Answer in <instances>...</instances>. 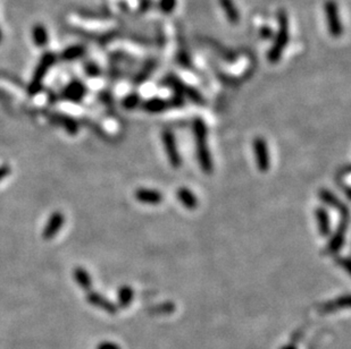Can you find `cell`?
<instances>
[{
	"instance_id": "4fadbf2b",
	"label": "cell",
	"mask_w": 351,
	"mask_h": 349,
	"mask_svg": "<svg viewBox=\"0 0 351 349\" xmlns=\"http://www.w3.org/2000/svg\"><path fill=\"white\" fill-rule=\"evenodd\" d=\"M142 108L149 114H159L164 113L165 110L170 108H174V103H173L172 99L166 100L161 98H151L146 100L142 103Z\"/></svg>"
},
{
	"instance_id": "4dcf8cb0",
	"label": "cell",
	"mask_w": 351,
	"mask_h": 349,
	"mask_svg": "<svg viewBox=\"0 0 351 349\" xmlns=\"http://www.w3.org/2000/svg\"><path fill=\"white\" fill-rule=\"evenodd\" d=\"M337 263L340 268H342L345 272L350 273V263L348 257H338Z\"/></svg>"
},
{
	"instance_id": "3957f363",
	"label": "cell",
	"mask_w": 351,
	"mask_h": 349,
	"mask_svg": "<svg viewBox=\"0 0 351 349\" xmlns=\"http://www.w3.org/2000/svg\"><path fill=\"white\" fill-rule=\"evenodd\" d=\"M340 212V220L337 229L333 232V235L329 238L327 245L325 247L324 254L326 255H335L343 248L345 242V235L349 228L350 222V211L347 204H344L341 209L339 210Z\"/></svg>"
},
{
	"instance_id": "ac0fdd59",
	"label": "cell",
	"mask_w": 351,
	"mask_h": 349,
	"mask_svg": "<svg viewBox=\"0 0 351 349\" xmlns=\"http://www.w3.org/2000/svg\"><path fill=\"white\" fill-rule=\"evenodd\" d=\"M31 35H32L33 43L38 48H45L49 42V35L48 31H47L46 26L41 23H36L32 26L31 30Z\"/></svg>"
},
{
	"instance_id": "30bf717a",
	"label": "cell",
	"mask_w": 351,
	"mask_h": 349,
	"mask_svg": "<svg viewBox=\"0 0 351 349\" xmlns=\"http://www.w3.org/2000/svg\"><path fill=\"white\" fill-rule=\"evenodd\" d=\"M65 224V215L63 214L60 211H55L54 213H51L48 221L45 226V229L43 231V237L46 241H50L54 238Z\"/></svg>"
},
{
	"instance_id": "9a60e30c",
	"label": "cell",
	"mask_w": 351,
	"mask_h": 349,
	"mask_svg": "<svg viewBox=\"0 0 351 349\" xmlns=\"http://www.w3.org/2000/svg\"><path fill=\"white\" fill-rule=\"evenodd\" d=\"M176 199L188 210H195L199 205V200L196 194L188 187H180L176 189Z\"/></svg>"
},
{
	"instance_id": "7c38bea8",
	"label": "cell",
	"mask_w": 351,
	"mask_h": 349,
	"mask_svg": "<svg viewBox=\"0 0 351 349\" xmlns=\"http://www.w3.org/2000/svg\"><path fill=\"white\" fill-rule=\"evenodd\" d=\"M134 198L138 202L146 205H159L164 197L159 190L148 187H140L134 192Z\"/></svg>"
},
{
	"instance_id": "d4e9b609",
	"label": "cell",
	"mask_w": 351,
	"mask_h": 349,
	"mask_svg": "<svg viewBox=\"0 0 351 349\" xmlns=\"http://www.w3.org/2000/svg\"><path fill=\"white\" fill-rule=\"evenodd\" d=\"M140 103H141L140 95L138 93H135V92H132V93L128 94L127 97L123 99V101H122V105L127 110H131V109L137 108Z\"/></svg>"
},
{
	"instance_id": "603a6c76",
	"label": "cell",
	"mask_w": 351,
	"mask_h": 349,
	"mask_svg": "<svg viewBox=\"0 0 351 349\" xmlns=\"http://www.w3.org/2000/svg\"><path fill=\"white\" fill-rule=\"evenodd\" d=\"M176 306L172 301H165V303L157 304L147 309V312L151 315H169L175 312Z\"/></svg>"
},
{
	"instance_id": "cb8c5ba5",
	"label": "cell",
	"mask_w": 351,
	"mask_h": 349,
	"mask_svg": "<svg viewBox=\"0 0 351 349\" xmlns=\"http://www.w3.org/2000/svg\"><path fill=\"white\" fill-rule=\"evenodd\" d=\"M59 124L64 127L67 133L71 134V135H75L78 132V124L72 117H67V116H60Z\"/></svg>"
},
{
	"instance_id": "8992f818",
	"label": "cell",
	"mask_w": 351,
	"mask_h": 349,
	"mask_svg": "<svg viewBox=\"0 0 351 349\" xmlns=\"http://www.w3.org/2000/svg\"><path fill=\"white\" fill-rule=\"evenodd\" d=\"M166 84L169 86L174 89V91L176 93L181 94L182 97H184V95H187V97L190 99L193 103H196L198 105H205L206 104L205 99H203L202 95L199 93L195 88L188 85V84H185L184 82H183L182 79L177 78L176 76L173 75V74H172V75L167 76Z\"/></svg>"
},
{
	"instance_id": "d6a6232c",
	"label": "cell",
	"mask_w": 351,
	"mask_h": 349,
	"mask_svg": "<svg viewBox=\"0 0 351 349\" xmlns=\"http://www.w3.org/2000/svg\"><path fill=\"white\" fill-rule=\"evenodd\" d=\"M281 349H298V347H297L296 343L290 342V343H286V345L283 346Z\"/></svg>"
},
{
	"instance_id": "484cf974",
	"label": "cell",
	"mask_w": 351,
	"mask_h": 349,
	"mask_svg": "<svg viewBox=\"0 0 351 349\" xmlns=\"http://www.w3.org/2000/svg\"><path fill=\"white\" fill-rule=\"evenodd\" d=\"M157 6H158V9L161 13L169 15L175 10L177 6V0H158Z\"/></svg>"
},
{
	"instance_id": "8fae6325",
	"label": "cell",
	"mask_w": 351,
	"mask_h": 349,
	"mask_svg": "<svg viewBox=\"0 0 351 349\" xmlns=\"http://www.w3.org/2000/svg\"><path fill=\"white\" fill-rule=\"evenodd\" d=\"M86 94L87 86L85 85V83L74 79V81L67 84L66 88L64 89V91H63V98L73 103H78L82 101L83 98L86 97Z\"/></svg>"
},
{
	"instance_id": "1f68e13d",
	"label": "cell",
	"mask_w": 351,
	"mask_h": 349,
	"mask_svg": "<svg viewBox=\"0 0 351 349\" xmlns=\"http://www.w3.org/2000/svg\"><path fill=\"white\" fill-rule=\"evenodd\" d=\"M9 173H10V167H9V165H2V166H0V182H2L3 179L6 178Z\"/></svg>"
},
{
	"instance_id": "e0dca14e",
	"label": "cell",
	"mask_w": 351,
	"mask_h": 349,
	"mask_svg": "<svg viewBox=\"0 0 351 349\" xmlns=\"http://www.w3.org/2000/svg\"><path fill=\"white\" fill-rule=\"evenodd\" d=\"M218 3L219 6L223 9L225 17L229 20V23L232 25H237L240 22V13L233 0H218Z\"/></svg>"
},
{
	"instance_id": "ba28073f",
	"label": "cell",
	"mask_w": 351,
	"mask_h": 349,
	"mask_svg": "<svg viewBox=\"0 0 351 349\" xmlns=\"http://www.w3.org/2000/svg\"><path fill=\"white\" fill-rule=\"evenodd\" d=\"M255 161L257 169L260 172H267L271 168V155L267 142L261 136H257L253 143Z\"/></svg>"
},
{
	"instance_id": "836d02e7",
	"label": "cell",
	"mask_w": 351,
	"mask_h": 349,
	"mask_svg": "<svg viewBox=\"0 0 351 349\" xmlns=\"http://www.w3.org/2000/svg\"><path fill=\"white\" fill-rule=\"evenodd\" d=\"M3 31H2V28H0V43H2V41H3Z\"/></svg>"
},
{
	"instance_id": "7a4b0ae2",
	"label": "cell",
	"mask_w": 351,
	"mask_h": 349,
	"mask_svg": "<svg viewBox=\"0 0 351 349\" xmlns=\"http://www.w3.org/2000/svg\"><path fill=\"white\" fill-rule=\"evenodd\" d=\"M277 31L273 36V43L267 52V60L271 63H276L281 60L286 46L290 41V23L289 15L284 9H280L276 14Z\"/></svg>"
},
{
	"instance_id": "7402d4cb",
	"label": "cell",
	"mask_w": 351,
	"mask_h": 349,
	"mask_svg": "<svg viewBox=\"0 0 351 349\" xmlns=\"http://www.w3.org/2000/svg\"><path fill=\"white\" fill-rule=\"evenodd\" d=\"M134 298V290L129 285H124L118 289L117 300L120 308L127 309L131 305Z\"/></svg>"
},
{
	"instance_id": "5b68a950",
	"label": "cell",
	"mask_w": 351,
	"mask_h": 349,
	"mask_svg": "<svg viewBox=\"0 0 351 349\" xmlns=\"http://www.w3.org/2000/svg\"><path fill=\"white\" fill-rule=\"evenodd\" d=\"M324 12H325L326 24L328 33L333 38H340L343 34V24L340 19L339 7L335 0H326L324 3Z\"/></svg>"
},
{
	"instance_id": "9c48e42d",
	"label": "cell",
	"mask_w": 351,
	"mask_h": 349,
	"mask_svg": "<svg viewBox=\"0 0 351 349\" xmlns=\"http://www.w3.org/2000/svg\"><path fill=\"white\" fill-rule=\"evenodd\" d=\"M86 298L88 303L94 306V308L100 309L111 315L117 314V311H118L117 305L113 303L111 299L105 297L104 295L99 294L97 292H90V290H89V292L87 293Z\"/></svg>"
},
{
	"instance_id": "277c9868",
	"label": "cell",
	"mask_w": 351,
	"mask_h": 349,
	"mask_svg": "<svg viewBox=\"0 0 351 349\" xmlns=\"http://www.w3.org/2000/svg\"><path fill=\"white\" fill-rule=\"evenodd\" d=\"M56 60H57V56L51 51H46L45 54L41 56L38 65H36L35 70L33 72V76L32 78H31V82L29 84L28 90H29L30 95H35L41 91V89H43L44 79L47 76V73H48L50 68L54 66Z\"/></svg>"
},
{
	"instance_id": "4316f807",
	"label": "cell",
	"mask_w": 351,
	"mask_h": 349,
	"mask_svg": "<svg viewBox=\"0 0 351 349\" xmlns=\"http://www.w3.org/2000/svg\"><path fill=\"white\" fill-rule=\"evenodd\" d=\"M85 72L88 76H90V77H98V76H100V74H101V70H100V67L98 66V63L96 62H93V61H88L85 63Z\"/></svg>"
},
{
	"instance_id": "5bb4252c",
	"label": "cell",
	"mask_w": 351,
	"mask_h": 349,
	"mask_svg": "<svg viewBox=\"0 0 351 349\" xmlns=\"http://www.w3.org/2000/svg\"><path fill=\"white\" fill-rule=\"evenodd\" d=\"M315 216L317 220L318 232L322 237H328L332 234L331 229V218L327 210L324 206H318L315 210Z\"/></svg>"
},
{
	"instance_id": "ffe728a7",
	"label": "cell",
	"mask_w": 351,
	"mask_h": 349,
	"mask_svg": "<svg viewBox=\"0 0 351 349\" xmlns=\"http://www.w3.org/2000/svg\"><path fill=\"white\" fill-rule=\"evenodd\" d=\"M73 277H74L75 282L80 288H82L86 292H89L92 287V279L90 273H89L85 268L77 267L73 271Z\"/></svg>"
},
{
	"instance_id": "83f0119b",
	"label": "cell",
	"mask_w": 351,
	"mask_h": 349,
	"mask_svg": "<svg viewBox=\"0 0 351 349\" xmlns=\"http://www.w3.org/2000/svg\"><path fill=\"white\" fill-rule=\"evenodd\" d=\"M259 34L264 40H270L274 36V32H273V30H272L271 26L263 25L259 29Z\"/></svg>"
},
{
	"instance_id": "2e32d148",
	"label": "cell",
	"mask_w": 351,
	"mask_h": 349,
	"mask_svg": "<svg viewBox=\"0 0 351 349\" xmlns=\"http://www.w3.org/2000/svg\"><path fill=\"white\" fill-rule=\"evenodd\" d=\"M350 306V296L349 294L340 296L337 299L328 301V303L323 304L321 308L318 309L319 314H329L333 313V312H337L338 310H343V309H349Z\"/></svg>"
},
{
	"instance_id": "d6986e66",
	"label": "cell",
	"mask_w": 351,
	"mask_h": 349,
	"mask_svg": "<svg viewBox=\"0 0 351 349\" xmlns=\"http://www.w3.org/2000/svg\"><path fill=\"white\" fill-rule=\"evenodd\" d=\"M318 198H319V200H321V202H323L324 205L328 206V208L340 210L344 205L342 201L327 188L319 189L318 190Z\"/></svg>"
},
{
	"instance_id": "52a82bcc",
	"label": "cell",
	"mask_w": 351,
	"mask_h": 349,
	"mask_svg": "<svg viewBox=\"0 0 351 349\" xmlns=\"http://www.w3.org/2000/svg\"><path fill=\"white\" fill-rule=\"evenodd\" d=\"M161 141H163L164 150L171 167L174 169H179L182 165V158L173 132L169 129L163 130V133H161Z\"/></svg>"
},
{
	"instance_id": "44dd1931",
	"label": "cell",
	"mask_w": 351,
	"mask_h": 349,
	"mask_svg": "<svg viewBox=\"0 0 351 349\" xmlns=\"http://www.w3.org/2000/svg\"><path fill=\"white\" fill-rule=\"evenodd\" d=\"M87 49L83 45H74L71 47L65 48L64 50L61 51L60 58L65 61H73L76 60L78 58H81L86 55Z\"/></svg>"
},
{
	"instance_id": "6da1fadb",
	"label": "cell",
	"mask_w": 351,
	"mask_h": 349,
	"mask_svg": "<svg viewBox=\"0 0 351 349\" xmlns=\"http://www.w3.org/2000/svg\"><path fill=\"white\" fill-rule=\"evenodd\" d=\"M193 136L196 143L197 159L201 170L205 173H211L213 171V159L212 153L208 145V129L207 125L201 117H195L192 124Z\"/></svg>"
},
{
	"instance_id": "f1b7e54d",
	"label": "cell",
	"mask_w": 351,
	"mask_h": 349,
	"mask_svg": "<svg viewBox=\"0 0 351 349\" xmlns=\"http://www.w3.org/2000/svg\"><path fill=\"white\" fill-rule=\"evenodd\" d=\"M303 333H305V326H301V328H299V329H297L295 332L292 333V336H291V342L296 343V345H297V343L302 339Z\"/></svg>"
},
{
	"instance_id": "f546056e",
	"label": "cell",
	"mask_w": 351,
	"mask_h": 349,
	"mask_svg": "<svg viewBox=\"0 0 351 349\" xmlns=\"http://www.w3.org/2000/svg\"><path fill=\"white\" fill-rule=\"evenodd\" d=\"M97 349H122L118 343L113 341H102L97 346Z\"/></svg>"
}]
</instances>
